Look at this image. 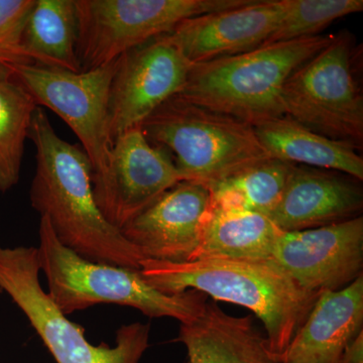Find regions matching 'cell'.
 Returning a JSON list of instances; mask_svg holds the SVG:
<instances>
[{
    "label": "cell",
    "instance_id": "obj_11",
    "mask_svg": "<svg viewBox=\"0 0 363 363\" xmlns=\"http://www.w3.org/2000/svg\"><path fill=\"white\" fill-rule=\"evenodd\" d=\"M191 66L162 35L119 57L109 90L111 142L140 126L157 107L180 94Z\"/></svg>",
    "mask_w": 363,
    "mask_h": 363
},
{
    "label": "cell",
    "instance_id": "obj_3",
    "mask_svg": "<svg viewBox=\"0 0 363 363\" xmlns=\"http://www.w3.org/2000/svg\"><path fill=\"white\" fill-rule=\"evenodd\" d=\"M334 37L319 35L262 45L243 54L192 64L178 95L252 126L284 116L286 81Z\"/></svg>",
    "mask_w": 363,
    "mask_h": 363
},
{
    "label": "cell",
    "instance_id": "obj_4",
    "mask_svg": "<svg viewBox=\"0 0 363 363\" xmlns=\"http://www.w3.org/2000/svg\"><path fill=\"white\" fill-rule=\"evenodd\" d=\"M39 236L37 248L48 295L66 316L95 305L116 304L135 308L147 317L186 323L204 311L207 296L198 291L166 294L150 285L140 269L83 259L60 242L45 217H40Z\"/></svg>",
    "mask_w": 363,
    "mask_h": 363
},
{
    "label": "cell",
    "instance_id": "obj_22",
    "mask_svg": "<svg viewBox=\"0 0 363 363\" xmlns=\"http://www.w3.org/2000/svg\"><path fill=\"white\" fill-rule=\"evenodd\" d=\"M35 100L11 78L0 77V192L20 181L25 142L28 138Z\"/></svg>",
    "mask_w": 363,
    "mask_h": 363
},
{
    "label": "cell",
    "instance_id": "obj_14",
    "mask_svg": "<svg viewBox=\"0 0 363 363\" xmlns=\"http://www.w3.org/2000/svg\"><path fill=\"white\" fill-rule=\"evenodd\" d=\"M283 13V0H248L242 6L187 18L162 37L191 64L204 63L264 45Z\"/></svg>",
    "mask_w": 363,
    "mask_h": 363
},
{
    "label": "cell",
    "instance_id": "obj_5",
    "mask_svg": "<svg viewBox=\"0 0 363 363\" xmlns=\"http://www.w3.org/2000/svg\"><path fill=\"white\" fill-rule=\"evenodd\" d=\"M140 128L154 147L173 155L184 181L207 187L272 157L250 123L180 95L157 107Z\"/></svg>",
    "mask_w": 363,
    "mask_h": 363
},
{
    "label": "cell",
    "instance_id": "obj_8",
    "mask_svg": "<svg viewBox=\"0 0 363 363\" xmlns=\"http://www.w3.org/2000/svg\"><path fill=\"white\" fill-rule=\"evenodd\" d=\"M248 0H75L81 71L99 68L181 21L242 6Z\"/></svg>",
    "mask_w": 363,
    "mask_h": 363
},
{
    "label": "cell",
    "instance_id": "obj_15",
    "mask_svg": "<svg viewBox=\"0 0 363 363\" xmlns=\"http://www.w3.org/2000/svg\"><path fill=\"white\" fill-rule=\"evenodd\" d=\"M362 208V189L357 183L332 171L295 164L269 217L281 231L292 233L357 218Z\"/></svg>",
    "mask_w": 363,
    "mask_h": 363
},
{
    "label": "cell",
    "instance_id": "obj_16",
    "mask_svg": "<svg viewBox=\"0 0 363 363\" xmlns=\"http://www.w3.org/2000/svg\"><path fill=\"white\" fill-rule=\"evenodd\" d=\"M362 331L363 274L341 290L319 294L284 363H338Z\"/></svg>",
    "mask_w": 363,
    "mask_h": 363
},
{
    "label": "cell",
    "instance_id": "obj_2",
    "mask_svg": "<svg viewBox=\"0 0 363 363\" xmlns=\"http://www.w3.org/2000/svg\"><path fill=\"white\" fill-rule=\"evenodd\" d=\"M140 272L150 285L166 294L195 290L247 308L264 323L269 350L283 363L320 294L301 288L271 259H143Z\"/></svg>",
    "mask_w": 363,
    "mask_h": 363
},
{
    "label": "cell",
    "instance_id": "obj_1",
    "mask_svg": "<svg viewBox=\"0 0 363 363\" xmlns=\"http://www.w3.org/2000/svg\"><path fill=\"white\" fill-rule=\"evenodd\" d=\"M28 138L37 162L30 203L60 242L90 262L140 269L142 253L95 202L92 166L82 147L60 138L42 107L33 113Z\"/></svg>",
    "mask_w": 363,
    "mask_h": 363
},
{
    "label": "cell",
    "instance_id": "obj_21",
    "mask_svg": "<svg viewBox=\"0 0 363 363\" xmlns=\"http://www.w3.org/2000/svg\"><path fill=\"white\" fill-rule=\"evenodd\" d=\"M294 167L274 157L257 162L209 186L211 204L269 216L278 205Z\"/></svg>",
    "mask_w": 363,
    "mask_h": 363
},
{
    "label": "cell",
    "instance_id": "obj_20",
    "mask_svg": "<svg viewBox=\"0 0 363 363\" xmlns=\"http://www.w3.org/2000/svg\"><path fill=\"white\" fill-rule=\"evenodd\" d=\"M75 0H35L21 45L35 65L80 73Z\"/></svg>",
    "mask_w": 363,
    "mask_h": 363
},
{
    "label": "cell",
    "instance_id": "obj_18",
    "mask_svg": "<svg viewBox=\"0 0 363 363\" xmlns=\"http://www.w3.org/2000/svg\"><path fill=\"white\" fill-rule=\"evenodd\" d=\"M281 233L267 215L211 204L203 220L199 242L189 262L269 259Z\"/></svg>",
    "mask_w": 363,
    "mask_h": 363
},
{
    "label": "cell",
    "instance_id": "obj_25",
    "mask_svg": "<svg viewBox=\"0 0 363 363\" xmlns=\"http://www.w3.org/2000/svg\"><path fill=\"white\" fill-rule=\"evenodd\" d=\"M338 363H363V331L348 344Z\"/></svg>",
    "mask_w": 363,
    "mask_h": 363
},
{
    "label": "cell",
    "instance_id": "obj_13",
    "mask_svg": "<svg viewBox=\"0 0 363 363\" xmlns=\"http://www.w3.org/2000/svg\"><path fill=\"white\" fill-rule=\"evenodd\" d=\"M210 205L207 186L182 181L128 222L121 233L145 259L189 262Z\"/></svg>",
    "mask_w": 363,
    "mask_h": 363
},
{
    "label": "cell",
    "instance_id": "obj_12",
    "mask_svg": "<svg viewBox=\"0 0 363 363\" xmlns=\"http://www.w3.org/2000/svg\"><path fill=\"white\" fill-rule=\"evenodd\" d=\"M269 259L309 292L341 290L363 274V217L283 231Z\"/></svg>",
    "mask_w": 363,
    "mask_h": 363
},
{
    "label": "cell",
    "instance_id": "obj_10",
    "mask_svg": "<svg viewBox=\"0 0 363 363\" xmlns=\"http://www.w3.org/2000/svg\"><path fill=\"white\" fill-rule=\"evenodd\" d=\"M182 181L171 157L150 143L138 126L112 143L104 175L92 182L93 194L104 218L121 230Z\"/></svg>",
    "mask_w": 363,
    "mask_h": 363
},
{
    "label": "cell",
    "instance_id": "obj_19",
    "mask_svg": "<svg viewBox=\"0 0 363 363\" xmlns=\"http://www.w3.org/2000/svg\"><path fill=\"white\" fill-rule=\"evenodd\" d=\"M259 142L274 159L293 164L340 172L363 181V159L357 150L314 133L284 116L253 126Z\"/></svg>",
    "mask_w": 363,
    "mask_h": 363
},
{
    "label": "cell",
    "instance_id": "obj_26",
    "mask_svg": "<svg viewBox=\"0 0 363 363\" xmlns=\"http://www.w3.org/2000/svg\"><path fill=\"white\" fill-rule=\"evenodd\" d=\"M1 292H2L1 289H0V293H1Z\"/></svg>",
    "mask_w": 363,
    "mask_h": 363
},
{
    "label": "cell",
    "instance_id": "obj_6",
    "mask_svg": "<svg viewBox=\"0 0 363 363\" xmlns=\"http://www.w3.org/2000/svg\"><path fill=\"white\" fill-rule=\"evenodd\" d=\"M37 247H0V289L28 318L57 363H138L149 347L150 324L116 333V345H93L84 329L63 314L40 286Z\"/></svg>",
    "mask_w": 363,
    "mask_h": 363
},
{
    "label": "cell",
    "instance_id": "obj_9",
    "mask_svg": "<svg viewBox=\"0 0 363 363\" xmlns=\"http://www.w3.org/2000/svg\"><path fill=\"white\" fill-rule=\"evenodd\" d=\"M117 60L80 73L23 64L11 76L38 106L51 109L70 126L92 166V182L104 175L111 155L108 98Z\"/></svg>",
    "mask_w": 363,
    "mask_h": 363
},
{
    "label": "cell",
    "instance_id": "obj_7",
    "mask_svg": "<svg viewBox=\"0 0 363 363\" xmlns=\"http://www.w3.org/2000/svg\"><path fill=\"white\" fill-rule=\"evenodd\" d=\"M354 38L347 30L296 69L281 92L285 116L355 150L363 145V97L354 73Z\"/></svg>",
    "mask_w": 363,
    "mask_h": 363
},
{
    "label": "cell",
    "instance_id": "obj_23",
    "mask_svg": "<svg viewBox=\"0 0 363 363\" xmlns=\"http://www.w3.org/2000/svg\"><path fill=\"white\" fill-rule=\"evenodd\" d=\"M283 2L284 13L278 28L264 45L319 35L338 18L363 11L362 0H283Z\"/></svg>",
    "mask_w": 363,
    "mask_h": 363
},
{
    "label": "cell",
    "instance_id": "obj_17",
    "mask_svg": "<svg viewBox=\"0 0 363 363\" xmlns=\"http://www.w3.org/2000/svg\"><path fill=\"white\" fill-rule=\"evenodd\" d=\"M178 340L187 350L188 363H283L252 316H231L213 302L193 321L181 323Z\"/></svg>",
    "mask_w": 363,
    "mask_h": 363
},
{
    "label": "cell",
    "instance_id": "obj_24",
    "mask_svg": "<svg viewBox=\"0 0 363 363\" xmlns=\"http://www.w3.org/2000/svg\"><path fill=\"white\" fill-rule=\"evenodd\" d=\"M35 4V0H0V77L11 78L14 67L33 64L21 38Z\"/></svg>",
    "mask_w": 363,
    "mask_h": 363
}]
</instances>
